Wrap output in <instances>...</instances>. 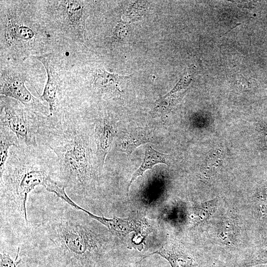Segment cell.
Listing matches in <instances>:
<instances>
[{"instance_id": "6da1fadb", "label": "cell", "mask_w": 267, "mask_h": 267, "mask_svg": "<svg viewBox=\"0 0 267 267\" xmlns=\"http://www.w3.org/2000/svg\"><path fill=\"white\" fill-rule=\"evenodd\" d=\"M28 225L17 247L21 261L41 267H100L113 247L108 229L67 195L33 191Z\"/></svg>"}, {"instance_id": "7a4b0ae2", "label": "cell", "mask_w": 267, "mask_h": 267, "mask_svg": "<svg viewBox=\"0 0 267 267\" xmlns=\"http://www.w3.org/2000/svg\"><path fill=\"white\" fill-rule=\"evenodd\" d=\"M89 129L78 108L68 107L57 114L45 116L37 135L38 144L54 155L52 179L65 188L72 201L88 211L102 195V173Z\"/></svg>"}, {"instance_id": "3957f363", "label": "cell", "mask_w": 267, "mask_h": 267, "mask_svg": "<svg viewBox=\"0 0 267 267\" xmlns=\"http://www.w3.org/2000/svg\"><path fill=\"white\" fill-rule=\"evenodd\" d=\"M55 156L43 145L12 147L0 175V248L14 252L27 230V204L38 186L53 177Z\"/></svg>"}, {"instance_id": "277c9868", "label": "cell", "mask_w": 267, "mask_h": 267, "mask_svg": "<svg viewBox=\"0 0 267 267\" xmlns=\"http://www.w3.org/2000/svg\"><path fill=\"white\" fill-rule=\"evenodd\" d=\"M20 13L13 8L1 12V47L17 58L40 55L47 36L38 25Z\"/></svg>"}, {"instance_id": "5b68a950", "label": "cell", "mask_w": 267, "mask_h": 267, "mask_svg": "<svg viewBox=\"0 0 267 267\" xmlns=\"http://www.w3.org/2000/svg\"><path fill=\"white\" fill-rule=\"evenodd\" d=\"M0 125L16 135L19 145L38 146L37 134L45 115L27 108L13 98L0 95Z\"/></svg>"}, {"instance_id": "8992f818", "label": "cell", "mask_w": 267, "mask_h": 267, "mask_svg": "<svg viewBox=\"0 0 267 267\" xmlns=\"http://www.w3.org/2000/svg\"><path fill=\"white\" fill-rule=\"evenodd\" d=\"M85 1H49L47 13L60 31L75 41L86 38V20L88 16Z\"/></svg>"}, {"instance_id": "52a82bcc", "label": "cell", "mask_w": 267, "mask_h": 267, "mask_svg": "<svg viewBox=\"0 0 267 267\" xmlns=\"http://www.w3.org/2000/svg\"><path fill=\"white\" fill-rule=\"evenodd\" d=\"M27 77L21 69L4 67L0 69V94L15 99L27 108L47 115V108L40 98L34 96L26 88Z\"/></svg>"}, {"instance_id": "ba28073f", "label": "cell", "mask_w": 267, "mask_h": 267, "mask_svg": "<svg viewBox=\"0 0 267 267\" xmlns=\"http://www.w3.org/2000/svg\"><path fill=\"white\" fill-rule=\"evenodd\" d=\"M34 57L43 64L47 74L43 93L40 97L48 104V115L57 114L64 108L65 103L64 88L57 67L49 54L44 53Z\"/></svg>"}, {"instance_id": "9c48e42d", "label": "cell", "mask_w": 267, "mask_h": 267, "mask_svg": "<svg viewBox=\"0 0 267 267\" xmlns=\"http://www.w3.org/2000/svg\"><path fill=\"white\" fill-rule=\"evenodd\" d=\"M94 138L96 144V155L98 168L102 173L106 156L108 153L116 134L114 122L108 114L94 121Z\"/></svg>"}, {"instance_id": "30bf717a", "label": "cell", "mask_w": 267, "mask_h": 267, "mask_svg": "<svg viewBox=\"0 0 267 267\" xmlns=\"http://www.w3.org/2000/svg\"><path fill=\"white\" fill-rule=\"evenodd\" d=\"M130 76H120L105 70L97 69L93 74L91 87L96 95L104 99L117 98L121 97V82Z\"/></svg>"}, {"instance_id": "8fae6325", "label": "cell", "mask_w": 267, "mask_h": 267, "mask_svg": "<svg viewBox=\"0 0 267 267\" xmlns=\"http://www.w3.org/2000/svg\"><path fill=\"white\" fill-rule=\"evenodd\" d=\"M78 207L113 234L119 236H126L131 232H135L136 233L147 232V229H146V224L143 221L130 218L123 219L117 217L108 218L93 214L79 205Z\"/></svg>"}, {"instance_id": "7c38bea8", "label": "cell", "mask_w": 267, "mask_h": 267, "mask_svg": "<svg viewBox=\"0 0 267 267\" xmlns=\"http://www.w3.org/2000/svg\"><path fill=\"white\" fill-rule=\"evenodd\" d=\"M157 254L165 259L170 264L171 267H193L194 260L192 256L188 254L180 245L172 242L165 243L156 251L152 252L143 259L150 255Z\"/></svg>"}, {"instance_id": "4fadbf2b", "label": "cell", "mask_w": 267, "mask_h": 267, "mask_svg": "<svg viewBox=\"0 0 267 267\" xmlns=\"http://www.w3.org/2000/svg\"><path fill=\"white\" fill-rule=\"evenodd\" d=\"M152 140V134L149 130L133 128L126 130L120 134L118 146L121 151L131 154L139 146Z\"/></svg>"}, {"instance_id": "5bb4252c", "label": "cell", "mask_w": 267, "mask_h": 267, "mask_svg": "<svg viewBox=\"0 0 267 267\" xmlns=\"http://www.w3.org/2000/svg\"><path fill=\"white\" fill-rule=\"evenodd\" d=\"M168 156L161 153L151 146H147L145 149L144 157L140 166L133 175L128 187L129 193V188L132 183L139 176H142L143 174L147 170L151 169L155 165L159 163H163L168 165L167 162Z\"/></svg>"}, {"instance_id": "9a60e30c", "label": "cell", "mask_w": 267, "mask_h": 267, "mask_svg": "<svg viewBox=\"0 0 267 267\" xmlns=\"http://www.w3.org/2000/svg\"><path fill=\"white\" fill-rule=\"evenodd\" d=\"M237 223L233 215L227 214L222 219L217 236L221 242L226 245H232L236 241Z\"/></svg>"}, {"instance_id": "2e32d148", "label": "cell", "mask_w": 267, "mask_h": 267, "mask_svg": "<svg viewBox=\"0 0 267 267\" xmlns=\"http://www.w3.org/2000/svg\"><path fill=\"white\" fill-rule=\"evenodd\" d=\"M0 175L4 171V167L9 155L10 148L19 146L16 135L9 129L0 126Z\"/></svg>"}, {"instance_id": "e0dca14e", "label": "cell", "mask_w": 267, "mask_h": 267, "mask_svg": "<svg viewBox=\"0 0 267 267\" xmlns=\"http://www.w3.org/2000/svg\"><path fill=\"white\" fill-rule=\"evenodd\" d=\"M218 200L214 199L205 201L196 206L192 212L191 220L194 226H197L206 221L215 212Z\"/></svg>"}, {"instance_id": "ac0fdd59", "label": "cell", "mask_w": 267, "mask_h": 267, "mask_svg": "<svg viewBox=\"0 0 267 267\" xmlns=\"http://www.w3.org/2000/svg\"><path fill=\"white\" fill-rule=\"evenodd\" d=\"M128 24L120 20L114 29L111 38V46L120 43L127 36L128 32Z\"/></svg>"}, {"instance_id": "d6986e66", "label": "cell", "mask_w": 267, "mask_h": 267, "mask_svg": "<svg viewBox=\"0 0 267 267\" xmlns=\"http://www.w3.org/2000/svg\"><path fill=\"white\" fill-rule=\"evenodd\" d=\"M21 261L19 258L18 250H17L14 258L11 257L7 253L0 252V267H18Z\"/></svg>"}, {"instance_id": "ffe728a7", "label": "cell", "mask_w": 267, "mask_h": 267, "mask_svg": "<svg viewBox=\"0 0 267 267\" xmlns=\"http://www.w3.org/2000/svg\"><path fill=\"white\" fill-rule=\"evenodd\" d=\"M190 79L187 76H185L183 78L181 79L179 82L177 84V85L171 90L168 94H172L178 91V90L184 89L190 83Z\"/></svg>"}, {"instance_id": "44dd1931", "label": "cell", "mask_w": 267, "mask_h": 267, "mask_svg": "<svg viewBox=\"0 0 267 267\" xmlns=\"http://www.w3.org/2000/svg\"><path fill=\"white\" fill-rule=\"evenodd\" d=\"M131 267H145L142 265L140 262H137Z\"/></svg>"}]
</instances>
